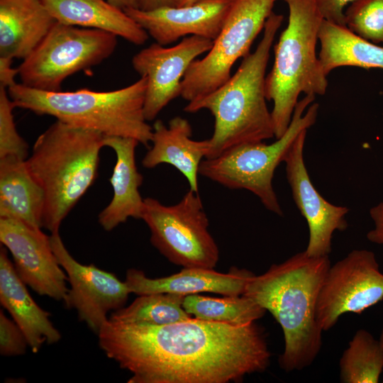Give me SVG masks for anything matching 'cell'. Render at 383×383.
<instances>
[{
    "mask_svg": "<svg viewBox=\"0 0 383 383\" xmlns=\"http://www.w3.org/2000/svg\"><path fill=\"white\" fill-rule=\"evenodd\" d=\"M255 322L231 325L192 317L150 326L109 319L97 335L105 355L131 373L128 383L238 382L270 365L266 336Z\"/></svg>",
    "mask_w": 383,
    "mask_h": 383,
    "instance_id": "6da1fadb",
    "label": "cell"
},
{
    "mask_svg": "<svg viewBox=\"0 0 383 383\" xmlns=\"http://www.w3.org/2000/svg\"><path fill=\"white\" fill-rule=\"evenodd\" d=\"M330 267L329 255L313 257L303 251L255 274L246 284L243 295L269 311L282 329L284 348L279 364L287 372L310 366L321 349L316 306Z\"/></svg>",
    "mask_w": 383,
    "mask_h": 383,
    "instance_id": "7a4b0ae2",
    "label": "cell"
},
{
    "mask_svg": "<svg viewBox=\"0 0 383 383\" xmlns=\"http://www.w3.org/2000/svg\"><path fill=\"white\" fill-rule=\"evenodd\" d=\"M272 13L261 40L245 57L233 75L209 94L188 102L187 113L209 110L214 118L212 136L205 159L214 158L235 145L262 142L274 137L272 113L265 95V72L270 50L283 21Z\"/></svg>",
    "mask_w": 383,
    "mask_h": 383,
    "instance_id": "3957f363",
    "label": "cell"
},
{
    "mask_svg": "<svg viewBox=\"0 0 383 383\" xmlns=\"http://www.w3.org/2000/svg\"><path fill=\"white\" fill-rule=\"evenodd\" d=\"M104 135L56 120L36 139L27 167L45 192L41 226L59 231L64 218L94 182Z\"/></svg>",
    "mask_w": 383,
    "mask_h": 383,
    "instance_id": "277c9868",
    "label": "cell"
},
{
    "mask_svg": "<svg viewBox=\"0 0 383 383\" xmlns=\"http://www.w3.org/2000/svg\"><path fill=\"white\" fill-rule=\"evenodd\" d=\"M146 86V78L140 77L129 86L108 91L88 89L48 91L21 83H16L7 91L17 108L104 135L133 138L148 148L153 128L144 114Z\"/></svg>",
    "mask_w": 383,
    "mask_h": 383,
    "instance_id": "5b68a950",
    "label": "cell"
},
{
    "mask_svg": "<svg viewBox=\"0 0 383 383\" xmlns=\"http://www.w3.org/2000/svg\"><path fill=\"white\" fill-rule=\"evenodd\" d=\"M289 21L274 45L273 67L265 77V95L272 101L274 137L287 131L301 93L323 95L328 87L316 52L323 18L314 0H284Z\"/></svg>",
    "mask_w": 383,
    "mask_h": 383,
    "instance_id": "8992f818",
    "label": "cell"
},
{
    "mask_svg": "<svg viewBox=\"0 0 383 383\" xmlns=\"http://www.w3.org/2000/svg\"><path fill=\"white\" fill-rule=\"evenodd\" d=\"M314 99V95H306L298 101L287 131L275 142L231 148L214 158L203 160L199 174L228 189H246L257 196L266 209L283 216L272 187L274 173L300 133L316 123L319 105L311 104Z\"/></svg>",
    "mask_w": 383,
    "mask_h": 383,
    "instance_id": "52a82bcc",
    "label": "cell"
},
{
    "mask_svg": "<svg viewBox=\"0 0 383 383\" xmlns=\"http://www.w3.org/2000/svg\"><path fill=\"white\" fill-rule=\"evenodd\" d=\"M117 37L107 31L57 21L17 67L21 83L37 90L61 91L68 77L109 58L116 48Z\"/></svg>",
    "mask_w": 383,
    "mask_h": 383,
    "instance_id": "ba28073f",
    "label": "cell"
},
{
    "mask_svg": "<svg viewBox=\"0 0 383 383\" xmlns=\"http://www.w3.org/2000/svg\"><path fill=\"white\" fill-rule=\"evenodd\" d=\"M140 219L150 229L152 245L172 263L188 268L216 267L219 250L198 193L189 189L172 206L147 197Z\"/></svg>",
    "mask_w": 383,
    "mask_h": 383,
    "instance_id": "9c48e42d",
    "label": "cell"
},
{
    "mask_svg": "<svg viewBox=\"0 0 383 383\" xmlns=\"http://www.w3.org/2000/svg\"><path fill=\"white\" fill-rule=\"evenodd\" d=\"M276 0H233L211 48L196 59L181 82L180 96L188 102L212 92L231 77L235 62L250 53L253 41L264 28Z\"/></svg>",
    "mask_w": 383,
    "mask_h": 383,
    "instance_id": "30bf717a",
    "label": "cell"
},
{
    "mask_svg": "<svg viewBox=\"0 0 383 383\" xmlns=\"http://www.w3.org/2000/svg\"><path fill=\"white\" fill-rule=\"evenodd\" d=\"M383 300V274L375 254L353 250L328 269L316 306L323 331L333 328L344 313H361Z\"/></svg>",
    "mask_w": 383,
    "mask_h": 383,
    "instance_id": "8fae6325",
    "label": "cell"
},
{
    "mask_svg": "<svg viewBox=\"0 0 383 383\" xmlns=\"http://www.w3.org/2000/svg\"><path fill=\"white\" fill-rule=\"evenodd\" d=\"M50 240L70 285L63 300L65 306L76 310L79 321L97 334L109 321L108 313L125 306L131 293L125 281L113 273L77 262L67 250L59 231L51 233Z\"/></svg>",
    "mask_w": 383,
    "mask_h": 383,
    "instance_id": "7c38bea8",
    "label": "cell"
},
{
    "mask_svg": "<svg viewBox=\"0 0 383 383\" xmlns=\"http://www.w3.org/2000/svg\"><path fill=\"white\" fill-rule=\"evenodd\" d=\"M0 241L9 251L21 279L40 296L63 301L67 277L41 228L0 218Z\"/></svg>",
    "mask_w": 383,
    "mask_h": 383,
    "instance_id": "4fadbf2b",
    "label": "cell"
},
{
    "mask_svg": "<svg viewBox=\"0 0 383 383\" xmlns=\"http://www.w3.org/2000/svg\"><path fill=\"white\" fill-rule=\"evenodd\" d=\"M212 45L211 39L189 35L170 48L153 43L133 57V69L147 79L144 114L148 121L180 96L181 82L189 67Z\"/></svg>",
    "mask_w": 383,
    "mask_h": 383,
    "instance_id": "5bb4252c",
    "label": "cell"
},
{
    "mask_svg": "<svg viewBox=\"0 0 383 383\" xmlns=\"http://www.w3.org/2000/svg\"><path fill=\"white\" fill-rule=\"evenodd\" d=\"M306 133L307 130H304L297 136L284 162L294 201L309 229V243L304 251L309 256L321 257L331 252L333 233L348 228L345 216L349 209L327 201L313 185L304 160Z\"/></svg>",
    "mask_w": 383,
    "mask_h": 383,
    "instance_id": "9a60e30c",
    "label": "cell"
},
{
    "mask_svg": "<svg viewBox=\"0 0 383 383\" xmlns=\"http://www.w3.org/2000/svg\"><path fill=\"white\" fill-rule=\"evenodd\" d=\"M233 0H199L184 6L123 11L157 43L167 45L182 37L197 35L213 40L219 34Z\"/></svg>",
    "mask_w": 383,
    "mask_h": 383,
    "instance_id": "2e32d148",
    "label": "cell"
},
{
    "mask_svg": "<svg viewBox=\"0 0 383 383\" xmlns=\"http://www.w3.org/2000/svg\"><path fill=\"white\" fill-rule=\"evenodd\" d=\"M255 274L235 267L227 273L213 269L183 267L177 273L167 277L150 278L140 270H128L125 282L131 293L137 295L170 293L183 296L212 292L223 296L244 294L248 281Z\"/></svg>",
    "mask_w": 383,
    "mask_h": 383,
    "instance_id": "e0dca14e",
    "label": "cell"
},
{
    "mask_svg": "<svg viewBox=\"0 0 383 383\" xmlns=\"http://www.w3.org/2000/svg\"><path fill=\"white\" fill-rule=\"evenodd\" d=\"M152 128V145L143 158L142 165L152 169L169 164L186 178L190 189L198 193L199 170L209 151V139L193 140L189 122L181 116L172 118L168 126L157 120Z\"/></svg>",
    "mask_w": 383,
    "mask_h": 383,
    "instance_id": "ac0fdd59",
    "label": "cell"
},
{
    "mask_svg": "<svg viewBox=\"0 0 383 383\" xmlns=\"http://www.w3.org/2000/svg\"><path fill=\"white\" fill-rule=\"evenodd\" d=\"M139 142L133 138L104 135V145L111 148L116 156L110 183L113 195L110 203L99 213L98 221L111 231L129 218H141L144 199L139 188L143 177L135 162V148Z\"/></svg>",
    "mask_w": 383,
    "mask_h": 383,
    "instance_id": "d6986e66",
    "label": "cell"
},
{
    "mask_svg": "<svg viewBox=\"0 0 383 383\" xmlns=\"http://www.w3.org/2000/svg\"><path fill=\"white\" fill-rule=\"evenodd\" d=\"M26 286L17 274L6 248H1V305L24 333L32 352L37 353L43 344L59 342L61 334L50 321V313L37 304Z\"/></svg>",
    "mask_w": 383,
    "mask_h": 383,
    "instance_id": "ffe728a7",
    "label": "cell"
},
{
    "mask_svg": "<svg viewBox=\"0 0 383 383\" xmlns=\"http://www.w3.org/2000/svg\"><path fill=\"white\" fill-rule=\"evenodd\" d=\"M56 22L40 0H0V57L25 59Z\"/></svg>",
    "mask_w": 383,
    "mask_h": 383,
    "instance_id": "44dd1931",
    "label": "cell"
},
{
    "mask_svg": "<svg viewBox=\"0 0 383 383\" xmlns=\"http://www.w3.org/2000/svg\"><path fill=\"white\" fill-rule=\"evenodd\" d=\"M59 23L115 34L140 45L149 35L123 9L107 0H40Z\"/></svg>",
    "mask_w": 383,
    "mask_h": 383,
    "instance_id": "7402d4cb",
    "label": "cell"
},
{
    "mask_svg": "<svg viewBox=\"0 0 383 383\" xmlns=\"http://www.w3.org/2000/svg\"><path fill=\"white\" fill-rule=\"evenodd\" d=\"M45 192L30 172L26 160L0 157V218L42 228Z\"/></svg>",
    "mask_w": 383,
    "mask_h": 383,
    "instance_id": "603a6c76",
    "label": "cell"
},
{
    "mask_svg": "<svg viewBox=\"0 0 383 383\" xmlns=\"http://www.w3.org/2000/svg\"><path fill=\"white\" fill-rule=\"evenodd\" d=\"M318 38V60L326 76L343 66L383 69V47L360 37L346 26L323 19Z\"/></svg>",
    "mask_w": 383,
    "mask_h": 383,
    "instance_id": "cb8c5ba5",
    "label": "cell"
},
{
    "mask_svg": "<svg viewBox=\"0 0 383 383\" xmlns=\"http://www.w3.org/2000/svg\"><path fill=\"white\" fill-rule=\"evenodd\" d=\"M182 306L192 316L204 321L231 325L255 322L267 311L245 295L211 297L194 294L187 295Z\"/></svg>",
    "mask_w": 383,
    "mask_h": 383,
    "instance_id": "d4e9b609",
    "label": "cell"
},
{
    "mask_svg": "<svg viewBox=\"0 0 383 383\" xmlns=\"http://www.w3.org/2000/svg\"><path fill=\"white\" fill-rule=\"evenodd\" d=\"M184 296L170 293L139 295L128 306L113 311L109 320L150 326H163L185 321L192 316L182 306Z\"/></svg>",
    "mask_w": 383,
    "mask_h": 383,
    "instance_id": "484cf974",
    "label": "cell"
},
{
    "mask_svg": "<svg viewBox=\"0 0 383 383\" xmlns=\"http://www.w3.org/2000/svg\"><path fill=\"white\" fill-rule=\"evenodd\" d=\"M343 383H377L383 370V353L379 340L365 329H359L344 350L340 362Z\"/></svg>",
    "mask_w": 383,
    "mask_h": 383,
    "instance_id": "4316f807",
    "label": "cell"
},
{
    "mask_svg": "<svg viewBox=\"0 0 383 383\" xmlns=\"http://www.w3.org/2000/svg\"><path fill=\"white\" fill-rule=\"evenodd\" d=\"M345 25L374 44L383 43V0H355L345 13Z\"/></svg>",
    "mask_w": 383,
    "mask_h": 383,
    "instance_id": "83f0119b",
    "label": "cell"
},
{
    "mask_svg": "<svg viewBox=\"0 0 383 383\" xmlns=\"http://www.w3.org/2000/svg\"><path fill=\"white\" fill-rule=\"evenodd\" d=\"M14 108L7 89L0 86V157L15 156L26 160L28 145L17 131L13 115Z\"/></svg>",
    "mask_w": 383,
    "mask_h": 383,
    "instance_id": "f1b7e54d",
    "label": "cell"
},
{
    "mask_svg": "<svg viewBox=\"0 0 383 383\" xmlns=\"http://www.w3.org/2000/svg\"><path fill=\"white\" fill-rule=\"evenodd\" d=\"M29 347L27 339L16 323L0 311V353L4 356H18Z\"/></svg>",
    "mask_w": 383,
    "mask_h": 383,
    "instance_id": "f546056e",
    "label": "cell"
},
{
    "mask_svg": "<svg viewBox=\"0 0 383 383\" xmlns=\"http://www.w3.org/2000/svg\"><path fill=\"white\" fill-rule=\"evenodd\" d=\"M355 0H314L318 12L324 20L333 23L346 26L344 7Z\"/></svg>",
    "mask_w": 383,
    "mask_h": 383,
    "instance_id": "4dcf8cb0",
    "label": "cell"
},
{
    "mask_svg": "<svg viewBox=\"0 0 383 383\" xmlns=\"http://www.w3.org/2000/svg\"><path fill=\"white\" fill-rule=\"evenodd\" d=\"M370 215L374 221V228L367 233V238L373 243L383 245V202L372 207Z\"/></svg>",
    "mask_w": 383,
    "mask_h": 383,
    "instance_id": "1f68e13d",
    "label": "cell"
},
{
    "mask_svg": "<svg viewBox=\"0 0 383 383\" xmlns=\"http://www.w3.org/2000/svg\"><path fill=\"white\" fill-rule=\"evenodd\" d=\"M13 59L0 57V86L6 89L15 84V77L18 75V69L11 67Z\"/></svg>",
    "mask_w": 383,
    "mask_h": 383,
    "instance_id": "d6a6232c",
    "label": "cell"
},
{
    "mask_svg": "<svg viewBox=\"0 0 383 383\" xmlns=\"http://www.w3.org/2000/svg\"><path fill=\"white\" fill-rule=\"evenodd\" d=\"M138 9L152 10L164 6H175V0H138Z\"/></svg>",
    "mask_w": 383,
    "mask_h": 383,
    "instance_id": "836d02e7",
    "label": "cell"
},
{
    "mask_svg": "<svg viewBox=\"0 0 383 383\" xmlns=\"http://www.w3.org/2000/svg\"><path fill=\"white\" fill-rule=\"evenodd\" d=\"M111 4L124 9L126 8H138V0H107Z\"/></svg>",
    "mask_w": 383,
    "mask_h": 383,
    "instance_id": "e575fe53",
    "label": "cell"
},
{
    "mask_svg": "<svg viewBox=\"0 0 383 383\" xmlns=\"http://www.w3.org/2000/svg\"><path fill=\"white\" fill-rule=\"evenodd\" d=\"M199 0H175V6H184L194 4Z\"/></svg>",
    "mask_w": 383,
    "mask_h": 383,
    "instance_id": "d590c367",
    "label": "cell"
},
{
    "mask_svg": "<svg viewBox=\"0 0 383 383\" xmlns=\"http://www.w3.org/2000/svg\"><path fill=\"white\" fill-rule=\"evenodd\" d=\"M379 345H380V347H381V349L382 350V353H383V328L381 331V333H380V335H379ZM382 382H383V379H382Z\"/></svg>",
    "mask_w": 383,
    "mask_h": 383,
    "instance_id": "8d00e7d4",
    "label": "cell"
}]
</instances>
